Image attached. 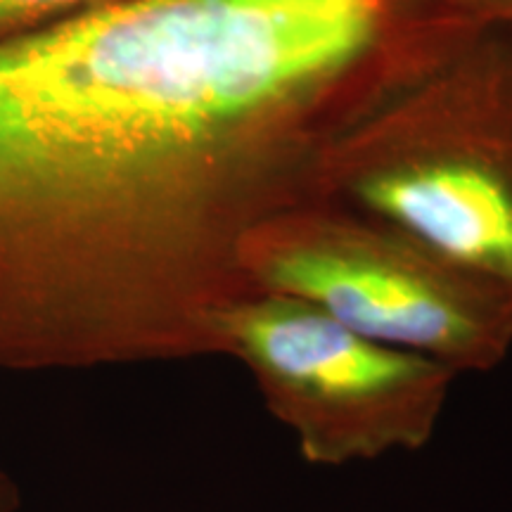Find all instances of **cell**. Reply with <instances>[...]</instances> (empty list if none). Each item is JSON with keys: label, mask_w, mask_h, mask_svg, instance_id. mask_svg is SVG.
I'll return each instance as SVG.
<instances>
[{"label": "cell", "mask_w": 512, "mask_h": 512, "mask_svg": "<svg viewBox=\"0 0 512 512\" xmlns=\"http://www.w3.org/2000/svg\"><path fill=\"white\" fill-rule=\"evenodd\" d=\"M482 24L458 0H112L0 41V370L216 356L256 226Z\"/></svg>", "instance_id": "6da1fadb"}, {"label": "cell", "mask_w": 512, "mask_h": 512, "mask_svg": "<svg viewBox=\"0 0 512 512\" xmlns=\"http://www.w3.org/2000/svg\"><path fill=\"white\" fill-rule=\"evenodd\" d=\"M320 200L512 299V31L479 29L351 128Z\"/></svg>", "instance_id": "7a4b0ae2"}, {"label": "cell", "mask_w": 512, "mask_h": 512, "mask_svg": "<svg viewBox=\"0 0 512 512\" xmlns=\"http://www.w3.org/2000/svg\"><path fill=\"white\" fill-rule=\"evenodd\" d=\"M256 292L316 306L358 335L486 373L512 351V299L332 202L256 226L240 249Z\"/></svg>", "instance_id": "3957f363"}, {"label": "cell", "mask_w": 512, "mask_h": 512, "mask_svg": "<svg viewBox=\"0 0 512 512\" xmlns=\"http://www.w3.org/2000/svg\"><path fill=\"white\" fill-rule=\"evenodd\" d=\"M216 356L247 368L306 463L344 467L430 444L458 373L363 337L316 306L252 292L214 323Z\"/></svg>", "instance_id": "277c9868"}, {"label": "cell", "mask_w": 512, "mask_h": 512, "mask_svg": "<svg viewBox=\"0 0 512 512\" xmlns=\"http://www.w3.org/2000/svg\"><path fill=\"white\" fill-rule=\"evenodd\" d=\"M112 0H0V41Z\"/></svg>", "instance_id": "5b68a950"}, {"label": "cell", "mask_w": 512, "mask_h": 512, "mask_svg": "<svg viewBox=\"0 0 512 512\" xmlns=\"http://www.w3.org/2000/svg\"><path fill=\"white\" fill-rule=\"evenodd\" d=\"M458 5L482 27L512 31V0H458Z\"/></svg>", "instance_id": "8992f818"}, {"label": "cell", "mask_w": 512, "mask_h": 512, "mask_svg": "<svg viewBox=\"0 0 512 512\" xmlns=\"http://www.w3.org/2000/svg\"><path fill=\"white\" fill-rule=\"evenodd\" d=\"M24 491L19 479L0 463V512H22Z\"/></svg>", "instance_id": "52a82bcc"}]
</instances>
